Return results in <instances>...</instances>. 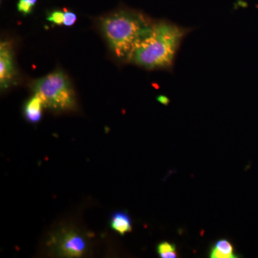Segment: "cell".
I'll return each mask as SVG.
<instances>
[{"instance_id":"obj_4","label":"cell","mask_w":258,"mask_h":258,"mask_svg":"<svg viewBox=\"0 0 258 258\" xmlns=\"http://www.w3.org/2000/svg\"><path fill=\"white\" fill-rule=\"evenodd\" d=\"M56 249L60 255L79 257L86 253L87 242L82 235L74 231H66L56 241Z\"/></svg>"},{"instance_id":"obj_6","label":"cell","mask_w":258,"mask_h":258,"mask_svg":"<svg viewBox=\"0 0 258 258\" xmlns=\"http://www.w3.org/2000/svg\"><path fill=\"white\" fill-rule=\"evenodd\" d=\"M44 103L40 96L34 95L28 102L25 108V117L31 123H37L42 118Z\"/></svg>"},{"instance_id":"obj_14","label":"cell","mask_w":258,"mask_h":258,"mask_svg":"<svg viewBox=\"0 0 258 258\" xmlns=\"http://www.w3.org/2000/svg\"><path fill=\"white\" fill-rule=\"evenodd\" d=\"M27 2H28L30 4H31L32 6H35L36 5L37 0H26Z\"/></svg>"},{"instance_id":"obj_11","label":"cell","mask_w":258,"mask_h":258,"mask_svg":"<svg viewBox=\"0 0 258 258\" xmlns=\"http://www.w3.org/2000/svg\"><path fill=\"white\" fill-rule=\"evenodd\" d=\"M32 6L31 4L27 2L26 0H19L18 3V10L20 13L24 15L30 14L32 11Z\"/></svg>"},{"instance_id":"obj_12","label":"cell","mask_w":258,"mask_h":258,"mask_svg":"<svg viewBox=\"0 0 258 258\" xmlns=\"http://www.w3.org/2000/svg\"><path fill=\"white\" fill-rule=\"evenodd\" d=\"M76 20H77V15L74 13L70 11L64 12V25L67 27L72 26L76 23Z\"/></svg>"},{"instance_id":"obj_13","label":"cell","mask_w":258,"mask_h":258,"mask_svg":"<svg viewBox=\"0 0 258 258\" xmlns=\"http://www.w3.org/2000/svg\"><path fill=\"white\" fill-rule=\"evenodd\" d=\"M158 101L161 102L163 104L165 105L167 104L168 102H169V100H168V98H166L165 96H159V98H158Z\"/></svg>"},{"instance_id":"obj_10","label":"cell","mask_w":258,"mask_h":258,"mask_svg":"<svg viewBox=\"0 0 258 258\" xmlns=\"http://www.w3.org/2000/svg\"><path fill=\"white\" fill-rule=\"evenodd\" d=\"M64 12L60 11V10H55V11L50 13L47 20L51 23L55 24V25H63L64 23Z\"/></svg>"},{"instance_id":"obj_9","label":"cell","mask_w":258,"mask_h":258,"mask_svg":"<svg viewBox=\"0 0 258 258\" xmlns=\"http://www.w3.org/2000/svg\"><path fill=\"white\" fill-rule=\"evenodd\" d=\"M157 252L161 258H175L177 257L176 245L168 242H161L157 247Z\"/></svg>"},{"instance_id":"obj_3","label":"cell","mask_w":258,"mask_h":258,"mask_svg":"<svg viewBox=\"0 0 258 258\" xmlns=\"http://www.w3.org/2000/svg\"><path fill=\"white\" fill-rule=\"evenodd\" d=\"M34 92L43 101L44 106L54 111H71L76 106V94L69 78L62 71H55L37 80Z\"/></svg>"},{"instance_id":"obj_1","label":"cell","mask_w":258,"mask_h":258,"mask_svg":"<svg viewBox=\"0 0 258 258\" xmlns=\"http://www.w3.org/2000/svg\"><path fill=\"white\" fill-rule=\"evenodd\" d=\"M193 30L169 20H155L128 62L147 71H172L183 41Z\"/></svg>"},{"instance_id":"obj_5","label":"cell","mask_w":258,"mask_h":258,"mask_svg":"<svg viewBox=\"0 0 258 258\" xmlns=\"http://www.w3.org/2000/svg\"><path fill=\"white\" fill-rule=\"evenodd\" d=\"M17 78L14 54L9 42H2L0 45V86L7 89L14 85Z\"/></svg>"},{"instance_id":"obj_8","label":"cell","mask_w":258,"mask_h":258,"mask_svg":"<svg viewBox=\"0 0 258 258\" xmlns=\"http://www.w3.org/2000/svg\"><path fill=\"white\" fill-rule=\"evenodd\" d=\"M210 257L211 258H235L237 257L234 251L232 244L228 240H220L217 241L210 251Z\"/></svg>"},{"instance_id":"obj_2","label":"cell","mask_w":258,"mask_h":258,"mask_svg":"<svg viewBox=\"0 0 258 258\" xmlns=\"http://www.w3.org/2000/svg\"><path fill=\"white\" fill-rule=\"evenodd\" d=\"M155 20L138 10L121 8L100 19L102 33L118 60L129 62L137 45L152 30Z\"/></svg>"},{"instance_id":"obj_7","label":"cell","mask_w":258,"mask_h":258,"mask_svg":"<svg viewBox=\"0 0 258 258\" xmlns=\"http://www.w3.org/2000/svg\"><path fill=\"white\" fill-rule=\"evenodd\" d=\"M112 229L120 235H124L132 230V220L130 217L123 212H117L111 217Z\"/></svg>"}]
</instances>
